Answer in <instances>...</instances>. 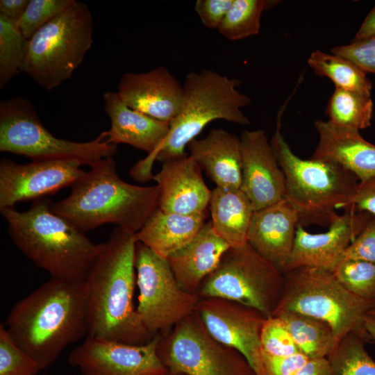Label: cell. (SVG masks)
I'll use <instances>...</instances> for the list:
<instances>
[{
  "label": "cell",
  "mask_w": 375,
  "mask_h": 375,
  "mask_svg": "<svg viewBox=\"0 0 375 375\" xmlns=\"http://www.w3.org/2000/svg\"><path fill=\"white\" fill-rule=\"evenodd\" d=\"M135 234L116 227L85 280L87 335L130 344L153 338L133 303L136 287Z\"/></svg>",
  "instance_id": "cell-1"
},
{
  "label": "cell",
  "mask_w": 375,
  "mask_h": 375,
  "mask_svg": "<svg viewBox=\"0 0 375 375\" xmlns=\"http://www.w3.org/2000/svg\"><path fill=\"white\" fill-rule=\"evenodd\" d=\"M3 326L46 369L67 347L87 336L84 281L50 278L13 306Z\"/></svg>",
  "instance_id": "cell-2"
},
{
  "label": "cell",
  "mask_w": 375,
  "mask_h": 375,
  "mask_svg": "<svg viewBox=\"0 0 375 375\" xmlns=\"http://www.w3.org/2000/svg\"><path fill=\"white\" fill-rule=\"evenodd\" d=\"M159 206L157 185L139 186L118 176L112 157L103 158L72 186L70 194L51 204V210L86 233L113 224L138 232Z\"/></svg>",
  "instance_id": "cell-3"
},
{
  "label": "cell",
  "mask_w": 375,
  "mask_h": 375,
  "mask_svg": "<svg viewBox=\"0 0 375 375\" xmlns=\"http://www.w3.org/2000/svg\"><path fill=\"white\" fill-rule=\"evenodd\" d=\"M44 197L24 212L15 207L1 209L15 246L51 278L84 281L104 242H92L72 222L51 210Z\"/></svg>",
  "instance_id": "cell-4"
},
{
  "label": "cell",
  "mask_w": 375,
  "mask_h": 375,
  "mask_svg": "<svg viewBox=\"0 0 375 375\" xmlns=\"http://www.w3.org/2000/svg\"><path fill=\"white\" fill-rule=\"evenodd\" d=\"M282 111L270 143L285 176L284 198L299 212L300 224L329 226L337 210L352 207L360 181L340 165L295 155L281 132Z\"/></svg>",
  "instance_id": "cell-5"
},
{
  "label": "cell",
  "mask_w": 375,
  "mask_h": 375,
  "mask_svg": "<svg viewBox=\"0 0 375 375\" xmlns=\"http://www.w3.org/2000/svg\"><path fill=\"white\" fill-rule=\"evenodd\" d=\"M240 85V80L212 69L188 74L181 110L170 122L169 134L156 152V160L162 162L185 154L188 144L214 120L249 124L241 108L249 106L251 99L237 89Z\"/></svg>",
  "instance_id": "cell-6"
},
{
  "label": "cell",
  "mask_w": 375,
  "mask_h": 375,
  "mask_svg": "<svg viewBox=\"0 0 375 375\" xmlns=\"http://www.w3.org/2000/svg\"><path fill=\"white\" fill-rule=\"evenodd\" d=\"M88 6L76 0L27 40L21 72L51 90L69 79L92 44Z\"/></svg>",
  "instance_id": "cell-7"
},
{
  "label": "cell",
  "mask_w": 375,
  "mask_h": 375,
  "mask_svg": "<svg viewBox=\"0 0 375 375\" xmlns=\"http://www.w3.org/2000/svg\"><path fill=\"white\" fill-rule=\"evenodd\" d=\"M284 291L273 315L289 310L319 319L331 326L339 340L351 333L371 338L365 320L375 303L351 293L331 271L303 267L284 272Z\"/></svg>",
  "instance_id": "cell-8"
},
{
  "label": "cell",
  "mask_w": 375,
  "mask_h": 375,
  "mask_svg": "<svg viewBox=\"0 0 375 375\" xmlns=\"http://www.w3.org/2000/svg\"><path fill=\"white\" fill-rule=\"evenodd\" d=\"M0 151L32 160H73L91 167L112 157L117 144L108 141L106 131L89 142L60 139L45 128L29 100L12 97L0 103Z\"/></svg>",
  "instance_id": "cell-9"
},
{
  "label": "cell",
  "mask_w": 375,
  "mask_h": 375,
  "mask_svg": "<svg viewBox=\"0 0 375 375\" xmlns=\"http://www.w3.org/2000/svg\"><path fill=\"white\" fill-rule=\"evenodd\" d=\"M285 288L284 273L263 258L248 242L230 247L217 268L202 281L197 294L217 297L273 315Z\"/></svg>",
  "instance_id": "cell-10"
},
{
  "label": "cell",
  "mask_w": 375,
  "mask_h": 375,
  "mask_svg": "<svg viewBox=\"0 0 375 375\" xmlns=\"http://www.w3.org/2000/svg\"><path fill=\"white\" fill-rule=\"evenodd\" d=\"M162 362L174 373L186 375H255L237 350L216 340L195 310L168 332L157 346Z\"/></svg>",
  "instance_id": "cell-11"
},
{
  "label": "cell",
  "mask_w": 375,
  "mask_h": 375,
  "mask_svg": "<svg viewBox=\"0 0 375 375\" xmlns=\"http://www.w3.org/2000/svg\"><path fill=\"white\" fill-rule=\"evenodd\" d=\"M135 267L138 290L136 310L152 337L168 332L197 310L201 298L181 288L167 259L139 242H136Z\"/></svg>",
  "instance_id": "cell-12"
},
{
  "label": "cell",
  "mask_w": 375,
  "mask_h": 375,
  "mask_svg": "<svg viewBox=\"0 0 375 375\" xmlns=\"http://www.w3.org/2000/svg\"><path fill=\"white\" fill-rule=\"evenodd\" d=\"M160 335L144 344H130L87 335L68 356L82 375H165L160 359Z\"/></svg>",
  "instance_id": "cell-13"
},
{
  "label": "cell",
  "mask_w": 375,
  "mask_h": 375,
  "mask_svg": "<svg viewBox=\"0 0 375 375\" xmlns=\"http://www.w3.org/2000/svg\"><path fill=\"white\" fill-rule=\"evenodd\" d=\"M196 310L216 340L240 352L255 375H266L260 342L266 317L254 308L217 297L201 298Z\"/></svg>",
  "instance_id": "cell-14"
},
{
  "label": "cell",
  "mask_w": 375,
  "mask_h": 375,
  "mask_svg": "<svg viewBox=\"0 0 375 375\" xmlns=\"http://www.w3.org/2000/svg\"><path fill=\"white\" fill-rule=\"evenodd\" d=\"M73 160H32L18 164L2 158L0 162V210L13 208L20 201L47 197L72 186L84 174Z\"/></svg>",
  "instance_id": "cell-15"
},
{
  "label": "cell",
  "mask_w": 375,
  "mask_h": 375,
  "mask_svg": "<svg viewBox=\"0 0 375 375\" xmlns=\"http://www.w3.org/2000/svg\"><path fill=\"white\" fill-rule=\"evenodd\" d=\"M373 218L351 207L339 215L324 233H308L299 224L284 272L303 267L332 271L346 248Z\"/></svg>",
  "instance_id": "cell-16"
},
{
  "label": "cell",
  "mask_w": 375,
  "mask_h": 375,
  "mask_svg": "<svg viewBox=\"0 0 375 375\" xmlns=\"http://www.w3.org/2000/svg\"><path fill=\"white\" fill-rule=\"evenodd\" d=\"M242 183L254 211L285 197V181L270 142L262 130H244L240 135Z\"/></svg>",
  "instance_id": "cell-17"
},
{
  "label": "cell",
  "mask_w": 375,
  "mask_h": 375,
  "mask_svg": "<svg viewBox=\"0 0 375 375\" xmlns=\"http://www.w3.org/2000/svg\"><path fill=\"white\" fill-rule=\"evenodd\" d=\"M117 92L128 107L169 123L179 114L184 99L183 85L163 66L124 74Z\"/></svg>",
  "instance_id": "cell-18"
},
{
  "label": "cell",
  "mask_w": 375,
  "mask_h": 375,
  "mask_svg": "<svg viewBox=\"0 0 375 375\" xmlns=\"http://www.w3.org/2000/svg\"><path fill=\"white\" fill-rule=\"evenodd\" d=\"M153 180L159 188L158 208L162 211L188 215L208 210L211 190L203 181L201 167L190 155L162 161Z\"/></svg>",
  "instance_id": "cell-19"
},
{
  "label": "cell",
  "mask_w": 375,
  "mask_h": 375,
  "mask_svg": "<svg viewBox=\"0 0 375 375\" xmlns=\"http://www.w3.org/2000/svg\"><path fill=\"white\" fill-rule=\"evenodd\" d=\"M299 224V212L283 198L253 212L247 242L263 258L284 273Z\"/></svg>",
  "instance_id": "cell-20"
},
{
  "label": "cell",
  "mask_w": 375,
  "mask_h": 375,
  "mask_svg": "<svg viewBox=\"0 0 375 375\" xmlns=\"http://www.w3.org/2000/svg\"><path fill=\"white\" fill-rule=\"evenodd\" d=\"M105 111L111 126L106 131L109 142L127 144L148 153L146 160L153 165L156 152L167 137L170 123L149 117L128 107L117 92L103 94Z\"/></svg>",
  "instance_id": "cell-21"
},
{
  "label": "cell",
  "mask_w": 375,
  "mask_h": 375,
  "mask_svg": "<svg viewBox=\"0 0 375 375\" xmlns=\"http://www.w3.org/2000/svg\"><path fill=\"white\" fill-rule=\"evenodd\" d=\"M314 126L319 142L312 159L340 165L360 182L375 178V144L365 140L359 131L336 127L319 119Z\"/></svg>",
  "instance_id": "cell-22"
},
{
  "label": "cell",
  "mask_w": 375,
  "mask_h": 375,
  "mask_svg": "<svg viewBox=\"0 0 375 375\" xmlns=\"http://www.w3.org/2000/svg\"><path fill=\"white\" fill-rule=\"evenodd\" d=\"M187 147L190 156L216 187L240 189L242 151L240 137L222 128L212 129L204 138L192 140Z\"/></svg>",
  "instance_id": "cell-23"
},
{
  "label": "cell",
  "mask_w": 375,
  "mask_h": 375,
  "mask_svg": "<svg viewBox=\"0 0 375 375\" xmlns=\"http://www.w3.org/2000/svg\"><path fill=\"white\" fill-rule=\"evenodd\" d=\"M230 247L215 232L211 221H208L190 243L167 260L181 288L197 294L202 281L217 268Z\"/></svg>",
  "instance_id": "cell-24"
},
{
  "label": "cell",
  "mask_w": 375,
  "mask_h": 375,
  "mask_svg": "<svg viewBox=\"0 0 375 375\" xmlns=\"http://www.w3.org/2000/svg\"><path fill=\"white\" fill-rule=\"evenodd\" d=\"M208 210L199 214L167 213L158 208L135 238L158 256L167 259L190 243L206 222Z\"/></svg>",
  "instance_id": "cell-25"
},
{
  "label": "cell",
  "mask_w": 375,
  "mask_h": 375,
  "mask_svg": "<svg viewBox=\"0 0 375 375\" xmlns=\"http://www.w3.org/2000/svg\"><path fill=\"white\" fill-rule=\"evenodd\" d=\"M215 232L231 247L246 244L254 212L248 197L240 190L215 187L208 206Z\"/></svg>",
  "instance_id": "cell-26"
},
{
  "label": "cell",
  "mask_w": 375,
  "mask_h": 375,
  "mask_svg": "<svg viewBox=\"0 0 375 375\" xmlns=\"http://www.w3.org/2000/svg\"><path fill=\"white\" fill-rule=\"evenodd\" d=\"M273 316L283 322L300 352L309 359L327 358L340 341L331 326L319 319L289 310Z\"/></svg>",
  "instance_id": "cell-27"
},
{
  "label": "cell",
  "mask_w": 375,
  "mask_h": 375,
  "mask_svg": "<svg viewBox=\"0 0 375 375\" xmlns=\"http://www.w3.org/2000/svg\"><path fill=\"white\" fill-rule=\"evenodd\" d=\"M326 112L332 125L360 131L371 126L374 103L369 95L335 88Z\"/></svg>",
  "instance_id": "cell-28"
},
{
  "label": "cell",
  "mask_w": 375,
  "mask_h": 375,
  "mask_svg": "<svg viewBox=\"0 0 375 375\" xmlns=\"http://www.w3.org/2000/svg\"><path fill=\"white\" fill-rule=\"evenodd\" d=\"M308 64L317 75L331 79L336 88L371 96L372 81L367 74L350 60L316 50L310 54Z\"/></svg>",
  "instance_id": "cell-29"
},
{
  "label": "cell",
  "mask_w": 375,
  "mask_h": 375,
  "mask_svg": "<svg viewBox=\"0 0 375 375\" xmlns=\"http://www.w3.org/2000/svg\"><path fill=\"white\" fill-rule=\"evenodd\" d=\"M276 3L269 0H233L218 32L233 41L258 35L262 12Z\"/></svg>",
  "instance_id": "cell-30"
},
{
  "label": "cell",
  "mask_w": 375,
  "mask_h": 375,
  "mask_svg": "<svg viewBox=\"0 0 375 375\" xmlns=\"http://www.w3.org/2000/svg\"><path fill=\"white\" fill-rule=\"evenodd\" d=\"M365 341L356 333L342 338L327 357L330 375H375V360L365 349Z\"/></svg>",
  "instance_id": "cell-31"
},
{
  "label": "cell",
  "mask_w": 375,
  "mask_h": 375,
  "mask_svg": "<svg viewBox=\"0 0 375 375\" xmlns=\"http://www.w3.org/2000/svg\"><path fill=\"white\" fill-rule=\"evenodd\" d=\"M27 40L17 23L0 15V88L19 72L24 61Z\"/></svg>",
  "instance_id": "cell-32"
},
{
  "label": "cell",
  "mask_w": 375,
  "mask_h": 375,
  "mask_svg": "<svg viewBox=\"0 0 375 375\" xmlns=\"http://www.w3.org/2000/svg\"><path fill=\"white\" fill-rule=\"evenodd\" d=\"M331 272L351 293L375 303V263L343 260Z\"/></svg>",
  "instance_id": "cell-33"
},
{
  "label": "cell",
  "mask_w": 375,
  "mask_h": 375,
  "mask_svg": "<svg viewBox=\"0 0 375 375\" xmlns=\"http://www.w3.org/2000/svg\"><path fill=\"white\" fill-rule=\"evenodd\" d=\"M37 362L12 339L3 324L0 325V375H37Z\"/></svg>",
  "instance_id": "cell-34"
},
{
  "label": "cell",
  "mask_w": 375,
  "mask_h": 375,
  "mask_svg": "<svg viewBox=\"0 0 375 375\" xmlns=\"http://www.w3.org/2000/svg\"><path fill=\"white\" fill-rule=\"evenodd\" d=\"M74 0H29L17 22L24 37L28 40L45 24L69 7Z\"/></svg>",
  "instance_id": "cell-35"
},
{
  "label": "cell",
  "mask_w": 375,
  "mask_h": 375,
  "mask_svg": "<svg viewBox=\"0 0 375 375\" xmlns=\"http://www.w3.org/2000/svg\"><path fill=\"white\" fill-rule=\"evenodd\" d=\"M262 351L274 356L301 353L283 322L276 316L267 317L261 331Z\"/></svg>",
  "instance_id": "cell-36"
},
{
  "label": "cell",
  "mask_w": 375,
  "mask_h": 375,
  "mask_svg": "<svg viewBox=\"0 0 375 375\" xmlns=\"http://www.w3.org/2000/svg\"><path fill=\"white\" fill-rule=\"evenodd\" d=\"M331 51L350 60L365 74H375V36L352 40L349 44L333 47Z\"/></svg>",
  "instance_id": "cell-37"
},
{
  "label": "cell",
  "mask_w": 375,
  "mask_h": 375,
  "mask_svg": "<svg viewBox=\"0 0 375 375\" xmlns=\"http://www.w3.org/2000/svg\"><path fill=\"white\" fill-rule=\"evenodd\" d=\"M358 260L375 263V217L346 248L340 261Z\"/></svg>",
  "instance_id": "cell-38"
},
{
  "label": "cell",
  "mask_w": 375,
  "mask_h": 375,
  "mask_svg": "<svg viewBox=\"0 0 375 375\" xmlns=\"http://www.w3.org/2000/svg\"><path fill=\"white\" fill-rule=\"evenodd\" d=\"M262 359L266 375H294L310 360L302 353L274 356L263 351Z\"/></svg>",
  "instance_id": "cell-39"
},
{
  "label": "cell",
  "mask_w": 375,
  "mask_h": 375,
  "mask_svg": "<svg viewBox=\"0 0 375 375\" xmlns=\"http://www.w3.org/2000/svg\"><path fill=\"white\" fill-rule=\"evenodd\" d=\"M233 0H197L194 10L208 28L218 29Z\"/></svg>",
  "instance_id": "cell-40"
},
{
  "label": "cell",
  "mask_w": 375,
  "mask_h": 375,
  "mask_svg": "<svg viewBox=\"0 0 375 375\" xmlns=\"http://www.w3.org/2000/svg\"><path fill=\"white\" fill-rule=\"evenodd\" d=\"M352 207L375 217V178L359 182Z\"/></svg>",
  "instance_id": "cell-41"
},
{
  "label": "cell",
  "mask_w": 375,
  "mask_h": 375,
  "mask_svg": "<svg viewBox=\"0 0 375 375\" xmlns=\"http://www.w3.org/2000/svg\"><path fill=\"white\" fill-rule=\"evenodd\" d=\"M29 0H1L0 15L17 23L23 15Z\"/></svg>",
  "instance_id": "cell-42"
},
{
  "label": "cell",
  "mask_w": 375,
  "mask_h": 375,
  "mask_svg": "<svg viewBox=\"0 0 375 375\" xmlns=\"http://www.w3.org/2000/svg\"><path fill=\"white\" fill-rule=\"evenodd\" d=\"M294 375H330L327 358L310 359Z\"/></svg>",
  "instance_id": "cell-43"
},
{
  "label": "cell",
  "mask_w": 375,
  "mask_h": 375,
  "mask_svg": "<svg viewBox=\"0 0 375 375\" xmlns=\"http://www.w3.org/2000/svg\"><path fill=\"white\" fill-rule=\"evenodd\" d=\"M375 36V6L365 18L353 40Z\"/></svg>",
  "instance_id": "cell-44"
},
{
  "label": "cell",
  "mask_w": 375,
  "mask_h": 375,
  "mask_svg": "<svg viewBox=\"0 0 375 375\" xmlns=\"http://www.w3.org/2000/svg\"><path fill=\"white\" fill-rule=\"evenodd\" d=\"M365 327L371 339L375 341V317L368 315L365 320Z\"/></svg>",
  "instance_id": "cell-45"
},
{
  "label": "cell",
  "mask_w": 375,
  "mask_h": 375,
  "mask_svg": "<svg viewBox=\"0 0 375 375\" xmlns=\"http://www.w3.org/2000/svg\"><path fill=\"white\" fill-rule=\"evenodd\" d=\"M165 375H186V374H182V373H174V372H168Z\"/></svg>",
  "instance_id": "cell-46"
},
{
  "label": "cell",
  "mask_w": 375,
  "mask_h": 375,
  "mask_svg": "<svg viewBox=\"0 0 375 375\" xmlns=\"http://www.w3.org/2000/svg\"><path fill=\"white\" fill-rule=\"evenodd\" d=\"M369 315L375 317V307H374V308L371 311V312H370Z\"/></svg>",
  "instance_id": "cell-47"
},
{
  "label": "cell",
  "mask_w": 375,
  "mask_h": 375,
  "mask_svg": "<svg viewBox=\"0 0 375 375\" xmlns=\"http://www.w3.org/2000/svg\"><path fill=\"white\" fill-rule=\"evenodd\" d=\"M41 375H55V374H41Z\"/></svg>",
  "instance_id": "cell-48"
}]
</instances>
